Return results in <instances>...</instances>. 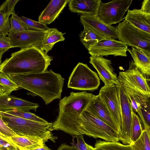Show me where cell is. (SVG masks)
<instances>
[{
    "label": "cell",
    "instance_id": "39",
    "mask_svg": "<svg viewBox=\"0 0 150 150\" xmlns=\"http://www.w3.org/2000/svg\"><path fill=\"white\" fill-rule=\"evenodd\" d=\"M57 150H79L74 146H70L65 144H62Z\"/></svg>",
    "mask_w": 150,
    "mask_h": 150
},
{
    "label": "cell",
    "instance_id": "20",
    "mask_svg": "<svg viewBox=\"0 0 150 150\" xmlns=\"http://www.w3.org/2000/svg\"><path fill=\"white\" fill-rule=\"evenodd\" d=\"M133 64L138 69L147 77L150 75V52L139 48L132 47L127 49Z\"/></svg>",
    "mask_w": 150,
    "mask_h": 150
},
{
    "label": "cell",
    "instance_id": "30",
    "mask_svg": "<svg viewBox=\"0 0 150 150\" xmlns=\"http://www.w3.org/2000/svg\"><path fill=\"white\" fill-rule=\"evenodd\" d=\"M132 122L131 131L132 144L135 142L138 139L142 134L143 130L139 117L133 111H132Z\"/></svg>",
    "mask_w": 150,
    "mask_h": 150
},
{
    "label": "cell",
    "instance_id": "29",
    "mask_svg": "<svg viewBox=\"0 0 150 150\" xmlns=\"http://www.w3.org/2000/svg\"><path fill=\"white\" fill-rule=\"evenodd\" d=\"M150 130L143 129L140 137L131 144L137 150H150Z\"/></svg>",
    "mask_w": 150,
    "mask_h": 150
},
{
    "label": "cell",
    "instance_id": "33",
    "mask_svg": "<svg viewBox=\"0 0 150 150\" xmlns=\"http://www.w3.org/2000/svg\"><path fill=\"white\" fill-rule=\"evenodd\" d=\"M16 14L12 15L9 19L10 25L9 34H15L26 30L21 21L16 17Z\"/></svg>",
    "mask_w": 150,
    "mask_h": 150
},
{
    "label": "cell",
    "instance_id": "2",
    "mask_svg": "<svg viewBox=\"0 0 150 150\" xmlns=\"http://www.w3.org/2000/svg\"><path fill=\"white\" fill-rule=\"evenodd\" d=\"M52 58L39 48H21L0 64V72L8 75L41 73L47 71Z\"/></svg>",
    "mask_w": 150,
    "mask_h": 150
},
{
    "label": "cell",
    "instance_id": "34",
    "mask_svg": "<svg viewBox=\"0 0 150 150\" xmlns=\"http://www.w3.org/2000/svg\"><path fill=\"white\" fill-rule=\"evenodd\" d=\"M10 28L9 19H7L3 13L0 12V36H6Z\"/></svg>",
    "mask_w": 150,
    "mask_h": 150
},
{
    "label": "cell",
    "instance_id": "21",
    "mask_svg": "<svg viewBox=\"0 0 150 150\" xmlns=\"http://www.w3.org/2000/svg\"><path fill=\"white\" fill-rule=\"evenodd\" d=\"M124 18L135 27L150 34V14L144 13L140 9H128Z\"/></svg>",
    "mask_w": 150,
    "mask_h": 150
},
{
    "label": "cell",
    "instance_id": "22",
    "mask_svg": "<svg viewBox=\"0 0 150 150\" xmlns=\"http://www.w3.org/2000/svg\"><path fill=\"white\" fill-rule=\"evenodd\" d=\"M101 1L100 0H69L68 4L72 12L96 15Z\"/></svg>",
    "mask_w": 150,
    "mask_h": 150
},
{
    "label": "cell",
    "instance_id": "14",
    "mask_svg": "<svg viewBox=\"0 0 150 150\" xmlns=\"http://www.w3.org/2000/svg\"><path fill=\"white\" fill-rule=\"evenodd\" d=\"M125 89L130 101L133 111L139 115L141 122L143 125V129L150 130V98L139 93Z\"/></svg>",
    "mask_w": 150,
    "mask_h": 150
},
{
    "label": "cell",
    "instance_id": "23",
    "mask_svg": "<svg viewBox=\"0 0 150 150\" xmlns=\"http://www.w3.org/2000/svg\"><path fill=\"white\" fill-rule=\"evenodd\" d=\"M14 145L20 150H28L42 147L45 144L42 139L18 135L7 137Z\"/></svg>",
    "mask_w": 150,
    "mask_h": 150
},
{
    "label": "cell",
    "instance_id": "4",
    "mask_svg": "<svg viewBox=\"0 0 150 150\" xmlns=\"http://www.w3.org/2000/svg\"><path fill=\"white\" fill-rule=\"evenodd\" d=\"M94 95L86 91L74 92L61 99L57 119L53 123L52 129L63 131L72 124Z\"/></svg>",
    "mask_w": 150,
    "mask_h": 150
},
{
    "label": "cell",
    "instance_id": "41",
    "mask_svg": "<svg viewBox=\"0 0 150 150\" xmlns=\"http://www.w3.org/2000/svg\"><path fill=\"white\" fill-rule=\"evenodd\" d=\"M86 145L87 150H96L95 147H94L92 146L89 145L86 143Z\"/></svg>",
    "mask_w": 150,
    "mask_h": 150
},
{
    "label": "cell",
    "instance_id": "38",
    "mask_svg": "<svg viewBox=\"0 0 150 150\" xmlns=\"http://www.w3.org/2000/svg\"><path fill=\"white\" fill-rule=\"evenodd\" d=\"M141 10L145 13L150 14V0H144L142 3Z\"/></svg>",
    "mask_w": 150,
    "mask_h": 150
},
{
    "label": "cell",
    "instance_id": "43",
    "mask_svg": "<svg viewBox=\"0 0 150 150\" xmlns=\"http://www.w3.org/2000/svg\"><path fill=\"white\" fill-rule=\"evenodd\" d=\"M6 94L2 88L0 87V96Z\"/></svg>",
    "mask_w": 150,
    "mask_h": 150
},
{
    "label": "cell",
    "instance_id": "3",
    "mask_svg": "<svg viewBox=\"0 0 150 150\" xmlns=\"http://www.w3.org/2000/svg\"><path fill=\"white\" fill-rule=\"evenodd\" d=\"M63 131L74 136L84 134L105 141H120L116 131L85 108L74 123Z\"/></svg>",
    "mask_w": 150,
    "mask_h": 150
},
{
    "label": "cell",
    "instance_id": "8",
    "mask_svg": "<svg viewBox=\"0 0 150 150\" xmlns=\"http://www.w3.org/2000/svg\"><path fill=\"white\" fill-rule=\"evenodd\" d=\"M117 78L120 85L125 89L150 98V88L148 84L150 79L138 69L132 61L130 62L129 69L120 72Z\"/></svg>",
    "mask_w": 150,
    "mask_h": 150
},
{
    "label": "cell",
    "instance_id": "18",
    "mask_svg": "<svg viewBox=\"0 0 150 150\" xmlns=\"http://www.w3.org/2000/svg\"><path fill=\"white\" fill-rule=\"evenodd\" d=\"M85 108L98 117L118 133L117 126L110 112L98 95H94Z\"/></svg>",
    "mask_w": 150,
    "mask_h": 150
},
{
    "label": "cell",
    "instance_id": "28",
    "mask_svg": "<svg viewBox=\"0 0 150 150\" xmlns=\"http://www.w3.org/2000/svg\"><path fill=\"white\" fill-rule=\"evenodd\" d=\"M0 87L5 94L10 95L13 91L20 89L18 85L7 74L0 72Z\"/></svg>",
    "mask_w": 150,
    "mask_h": 150
},
{
    "label": "cell",
    "instance_id": "32",
    "mask_svg": "<svg viewBox=\"0 0 150 150\" xmlns=\"http://www.w3.org/2000/svg\"><path fill=\"white\" fill-rule=\"evenodd\" d=\"M18 0H7L5 1L0 6V12L4 15L7 19H9L10 15H15L14 8Z\"/></svg>",
    "mask_w": 150,
    "mask_h": 150
},
{
    "label": "cell",
    "instance_id": "26",
    "mask_svg": "<svg viewBox=\"0 0 150 150\" xmlns=\"http://www.w3.org/2000/svg\"><path fill=\"white\" fill-rule=\"evenodd\" d=\"M96 150H137L132 144L125 145L119 142L97 141L95 144Z\"/></svg>",
    "mask_w": 150,
    "mask_h": 150
},
{
    "label": "cell",
    "instance_id": "25",
    "mask_svg": "<svg viewBox=\"0 0 150 150\" xmlns=\"http://www.w3.org/2000/svg\"><path fill=\"white\" fill-rule=\"evenodd\" d=\"M64 34L56 28H50L42 45L40 49L47 53L51 50L54 44L59 42L64 41Z\"/></svg>",
    "mask_w": 150,
    "mask_h": 150
},
{
    "label": "cell",
    "instance_id": "16",
    "mask_svg": "<svg viewBox=\"0 0 150 150\" xmlns=\"http://www.w3.org/2000/svg\"><path fill=\"white\" fill-rule=\"evenodd\" d=\"M80 18V22L83 25H85L91 28L104 37L118 39L117 27L105 23L97 15L81 14Z\"/></svg>",
    "mask_w": 150,
    "mask_h": 150
},
{
    "label": "cell",
    "instance_id": "36",
    "mask_svg": "<svg viewBox=\"0 0 150 150\" xmlns=\"http://www.w3.org/2000/svg\"><path fill=\"white\" fill-rule=\"evenodd\" d=\"M0 132L6 136L7 138L17 134L11 129L5 123L0 115Z\"/></svg>",
    "mask_w": 150,
    "mask_h": 150
},
{
    "label": "cell",
    "instance_id": "24",
    "mask_svg": "<svg viewBox=\"0 0 150 150\" xmlns=\"http://www.w3.org/2000/svg\"><path fill=\"white\" fill-rule=\"evenodd\" d=\"M83 26V30L81 32L79 37L81 41L88 50L91 47L105 38L91 28L85 25Z\"/></svg>",
    "mask_w": 150,
    "mask_h": 150
},
{
    "label": "cell",
    "instance_id": "27",
    "mask_svg": "<svg viewBox=\"0 0 150 150\" xmlns=\"http://www.w3.org/2000/svg\"><path fill=\"white\" fill-rule=\"evenodd\" d=\"M15 16L26 30L46 31L50 28L47 25L39 21H35L23 16H19L17 14Z\"/></svg>",
    "mask_w": 150,
    "mask_h": 150
},
{
    "label": "cell",
    "instance_id": "44",
    "mask_svg": "<svg viewBox=\"0 0 150 150\" xmlns=\"http://www.w3.org/2000/svg\"><path fill=\"white\" fill-rule=\"evenodd\" d=\"M0 150H9L0 144Z\"/></svg>",
    "mask_w": 150,
    "mask_h": 150
},
{
    "label": "cell",
    "instance_id": "42",
    "mask_svg": "<svg viewBox=\"0 0 150 150\" xmlns=\"http://www.w3.org/2000/svg\"><path fill=\"white\" fill-rule=\"evenodd\" d=\"M0 137L6 140L9 141V140L7 139V137L6 136L3 135L1 132H0Z\"/></svg>",
    "mask_w": 150,
    "mask_h": 150
},
{
    "label": "cell",
    "instance_id": "35",
    "mask_svg": "<svg viewBox=\"0 0 150 150\" xmlns=\"http://www.w3.org/2000/svg\"><path fill=\"white\" fill-rule=\"evenodd\" d=\"M11 48L8 37L0 36V63L3 54Z\"/></svg>",
    "mask_w": 150,
    "mask_h": 150
},
{
    "label": "cell",
    "instance_id": "9",
    "mask_svg": "<svg viewBox=\"0 0 150 150\" xmlns=\"http://www.w3.org/2000/svg\"><path fill=\"white\" fill-rule=\"evenodd\" d=\"M132 0H114L103 3L101 1L97 15L103 22L109 25L121 21L132 4Z\"/></svg>",
    "mask_w": 150,
    "mask_h": 150
},
{
    "label": "cell",
    "instance_id": "13",
    "mask_svg": "<svg viewBox=\"0 0 150 150\" xmlns=\"http://www.w3.org/2000/svg\"><path fill=\"white\" fill-rule=\"evenodd\" d=\"M127 46L122 42L114 39L105 38L96 44L91 47L88 50L91 56H127Z\"/></svg>",
    "mask_w": 150,
    "mask_h": 150
},
{
    "label": "cell",
    "instance_id": "17",
    "mask_svg": "<svg viewBox=\"0 0 150 150\" xmlns=\"http://www.w3.org/2000/svg\"><path fill=\"white\" fill-rule=\"evenodd\" d=\"M39 107L38 103L10 95L0 96V111L1 112H5L13 110L29 112L31 110L35 112Z\"/></svg>",
    "mask_w": 150,
    "mask_h": 150
},
{
    "label": "cell",
    "instance_id": "45",
    "mask_svg": "<svg viewBox=\"0 0 150 150\" xmlns=\"http://www.w3.org/2000/svg\"><path fill=\"white\" fill-rule=\"evenodd\" d=\"M1 63H0V64H1Z\"/></svg>",
    "mask_w": 150,
    "mask_h": 150
},
{
    "label": "cell",
    "instance_id": "31",
    "mask_svg": "<svg viewBox=\"0 0 150 150\" xmlns=\"http://www.w3.org/2000/svg\"><path fill=\"white\" fill-rule=\"evenodd\" d=\"M5 112L22 118L32 121L43 123H47L48 122L45 120L39 117L34 114L30 112L13 110L8 111Z\"/></svg>",
    "mask_w": 150,
    "mask_h": 150
},
{
    "label": "cell",
    "instance_id": "12",
    "mask_svg": "<svg viewBox=\"0 0 150 150\" xmlns=\"http://www.w3.org/2000/svg\"><path fill=\"white\" fill-rule=\"evenodd\" d=\"M48 30L40 31L27 29L15 34L8 33V35L11 48H22L34 46L40 48L47 35Z\"/></svg>",
    "mask_w": 150,
    "mask_h": 150
},
{
    "label": "cell",
    "instance_id": "6",
    "mask_svg": "<svg viewBox=\"0 0 150 150\" xmlns=\"http://www.w3.org/2000/svg\"><path fill=\"white\" fill-rule=\"evenodd\" d=\"M100 80L97 73L87 64L79 62L69 77L67 87L80 91H94L98 89Z\"/></svg>",
    "mask_w": 150,
    "mask_h": 150
},
{
    "label": "cell",
    "instance_id": "11",
    "mask_svg": "<svg viewBox=\"0 0 150 150\" xmlns=\"http://www.w3.org/2000/svg\"><path fill=\"white\" fill-rule=\"evenodd\" d=\"M120 98L122 122L121 132L119 140L125 145L132 144V109L125 89L117 85Z\"/></svg>",
    "mask_w": 150,
    "mask_h": 150
},
{
    "label": "cell",
    "instance_id": "37",
    "mask_svg": "<svg viewBox=\"0 0 150 150\" xmlns=\"http://www.w3.org/2000/svg\"><path fill=\"white\" fill-rule=\"evenodd\" d=\"M76 138L77 143L75 146L79 150H87L83 135H79L75 136Z\"/></svg>",
    "mask_w": 150,
    "mask_h": 150
},
{
    "label": "cell",
    "instance_id": "15",
    "mask_svg": "<svg viewBox=\"0 0 150 150\" xmlns=\"http://www.w3.org/2000/svg\"><path fill=\"white\" fill-rule=\"evenodd\" d=\"M89 62L97 71L104 85H120L117 75L114 72L115 69L112 65L111 60L103 56H91Z\"/></svg>",
    "mask_w": 150,
    "mask_h": 150
},
{
    "label": "cell",
    "instance_id": "5",
    "mask_svg": "<svg viewBox=\"0 0 150 150\" xmlns=\"http://www.w3.org/2000/svg\"><path fill=\"white\" fill-rule=\"evenodd\" d=\"M6 125L17 135L38 138L45 143L50 140L54 143L57 139L52 132L53 123L26 120L0 111Z\"/></svg>",
    "mask_w": 150,
    "mask_h": 150
},
{
    "label": "cell",
    "instance_id": "1",
    "mask_svg": "<svg viewBox=\"0 0 150 150\" xmlns=\"http://www.w3.org/2000/svg\"><path fill=\"white\" fill-rule=\"evenodd\" d=\"M8 76L20 88L41 97L46 105L61 99L64 79L51 69L41 73Z\"/></svg>",
    "mask_w": 150,
    "mask_h": 150
},
{
    "label": "cell",
    "instance_id": "10",
    "mask_svg": "<svg viewBox=\"0 0 150 150\" xmlns=\"http://www.w3.org/2000/svg\"><path fill=\"white\" fill-rule=\"evenodd\" d=\"M105 104L114 121L119 136L122 129L120 105L117 85H104L98 95Z\"/></svg>",
    "mask_w": 150,
    "mask_h": 150
},
{
    "label": "cell",
    "instance_id": "40",
    "mask_svg": "<svg viewBox=\"0 0 150 150\" xmlns=\"http://www.w3.org/2000/svg\"><path fill=\"white\" fill-rule=\"evenodd\" d=\"M28 150H51L45 144L42 147Z\"/></svg>",
    "mask_w": 150,
    "mask_h": 150
},
{
    "label": "cell",
    "instance_id": "19",
    "mask_svg": "<svg viewBox=\"0 0 150 150\" xmlns=\"http://www.w3.org/2000/svg\"><path fill=\"white\" fill-rule=\"evenodd\" d=\"M69 0H52L42 12L38 21L47 25L53 22L59 16Z\"/></svg>",
    "mask_w": 150,
    "mask_h": 150
},
{
    "label": "cell",
    "instance_id": "7",
    "mask_svg": "<svg viewBox=\"0 0 150 150\" xmlns=\"http://www.w3.org/2000/svg\"><path fill=\"white\" fill-rule=\"evenodd\" d=\"M118 39L127 46L150 52V34L138 28L125 20L116 27Z\"/></svg>",
    "mask_w": 150,
    "mask_h": 150
}]
</instances>
